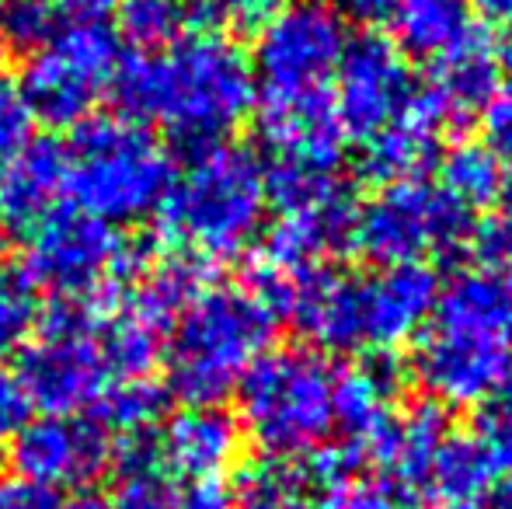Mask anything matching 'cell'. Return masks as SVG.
I'll list each match as a JSON object with an SVG mask.
<instances>
[{"label":"cell","mask_w":512,"mask_h":509,"mask_svg":"<svg viewBox=\"0 0 512 509\" xmlns=\"http://www.w3.org/2000/svg\"><path fill=\"white\" fill-rule=\"evenodd\" d=\"M450 436V419L439 401H415L401 415H394L384 433L363 450L366 461L380 464L387 471V482L401 492L429 489L432 464Z\"/></svg>","instance_id":"cell-19"},{"label":"cell","mask_w":512,"mask_h":509,"mask_svg":"<svg viewBox=\"0 0 512 509\" xmlns=\"http://www.w3.org/2000/svg\"><path fill=\"white\" fill-rule=\"evenodd\" d=\"M119 478L112 499L115 509H182V482L164 468L154 436H133L115 450Z\"/></svg>","instance_id":"cell-25"},{"label":"cell","mask_w":512,"mask_h":509,"mask_svg":"<svg viewBox=\"0 0 512 509\" xmlns=\"http://www.w3.org/2000/svg\"><path fill=\"white\" fill-rule=\"evenodd\" d=\"M401 391V370L391 356L352 363L331 377V415L345 440L366 450L394 419V398Z\"/></svg>","instance_id":"cell-21"},{"label":"cell","mask_w":512,"mask_h":509,"mask_svg":"<svg viewBox=\"0 0 512 509\" xmlns=\"http://www.w3.org/2000/svg\"><path fill=\"white\" fill-rule=\"evenodd\" d=\"M492 28H512V0H467Z\"/></svg>","instance_id":"cell-42"},{"label":"cell","mask_w":512,"mask_h":509,"mask_svg":"<svg viewBox=\"0 0 512 509\" xmlns=\"http://www.w3.org/2000/svg\"><path fill=\"white\" fill-rule=\"evenodd\" d=\"M0 509H60V496L53 489H42V485L14 475L0 482Z\"/></svg>","instance_id":"cell-38"},{"label":"cell","mask_w":512,"mask_h":509,"mask_svg":"<svg viewBox=\"0 0 512 509\" xmlns=\"http://www.w3.org/2000/svg\"><path fill=\"white\" fill-rule=\"evenodd\" d=\"M331 509H415L408 492L391 482H356Z\"/></svg>","instance_id":"cell-35"},{"label":"cell","mask_w":512,"mask_h":509,"mask_svg":"<svg viewBox=\"0 0 512 509\" xmlns=\"http://www.w3.org/2000/svg\"><path fill=\"white\" fill-rule=\"evenodd\" d=\"M436 325L512 339V286L499 272H457L436 297Z\"/></svg>","instance_id":"cell-23"},{"label":"cell","mask_w":512,"mask_h":509,"mask_svg":"<svg viewBox=\"0 0 512 509\" xmlns=\"http://www.w3.org/2000/svg\"><path fill=\"white\" fill-rule=\"evenodd\" d=\"M7 252H11V227H7L4 220H0V265H4Z\"/></svg>","instance_id":"cell-47"},{"label":"cell","mask_w":512,"mask_h":509,"mask_svg":"<svg viewBox=\"0 0 512 509\" xmlns=\"http://www.w3.org/2000/svg\"><path fill=\"white\" fill-rule=\"evenodd\" d=\"M481 499H485V503H478L481 509H512V471L495 478L492 489H488Z\"/></svg>","instance_id":"cell-43"},{"label":"cell","mask_w":512,"mask_h":509,"mask_svg":"<svg viewBox=\"0 0 512 509\" xmlns=\"http://www.w3.org/2000/svg\"><path fill=\"white\" fill-rule=\"evenodd\" d=\"M342 21H352L356 28L377 32V28L394 25L401 11V0H328Z\"/></svg>","instance_id":"cell-36"},{"label":"cell","mask_w":512,"mask_h":509,"mask_svg":"<svg viewBox=\"0 0 512 509\" xmlns=\"http://www.w3.org/2000/svg\"><path fill=\"white\" fill-rule=\"evenodd\" d=\"M39 293L21 272H0V356L21 349L39 325Z\"/></svg>","instance_id":"cell-31"},{"label":"cell","mask_w":512,"mask_h":509,"mask_svg":"<svg viewBox=\"0 0 512 509\" xmlns=\"http://www.w3.org/2000/svg\"><path fill=\"white\" fill-rule=\"evenodd\" d=\"M140 265L143 258L129 248L119 227L60 206L28 231L21 276L35 293H49L70 307H91L115 297Z\"/></svg>","instance_id":"cell-6"},{"label":"cell","mask_w":512,"mask_h":509,"mask_svg":"<svg viewBox=\"0 0 512 509\" xmlns=\"http://www.w3.org/2000/svg\"><path fill=\"white\" fill-rule=\"evenodd\" d=\"M262 140L272 161L338 168L345 133L328 88L286 98H262Z\"/></svg>","instance_id":"cell-16"},{"label":"cell","mask_w":512,"mask_h":509,"mask_svg":"<svg viewBox=\"0 0 512 509\" xmlns=\"http://www.w3.org/2000/svg\"><path fill=\"white\" fill-rule=\"evenodd\" d=\"M115 14H119V35L140 53H157L192 35L189 0H119Z\"/></svg>","instance_id":"cell-29"},{"label":"cell","mask_w":512,"mask_h":509,"mask_svg":"<svg viewBox=\"0 0 512 509\" xmlns=\"http://www.w3.org/2000/svg\"><path fill=\"white\" fill-rule=\"evenodd\" d=\"M356 210L359 206L352 203V192H345L335 203L317 206V210L283 213L269 231V238H265L262 262H269L272 269L290 272V276L324 265V258L349 248Z\"/></svg>","instance_id":"cell-20"},{"label":"cell","mask_w":512,"mask_h":509,"mask_svg":"<svg viewBox=\"0 0 512 509\" xmlns=\"http://www.w3.org/2000/svg\"><path fill=\"white\" fill-rule=\"evenodd\" d=\"M32 123L35 119L25 105L18 77L0 70V164L32 140Z\"/></svg>","instance_id":"cell-33"},{"label":"cell","mask_w":512,"mask_h":509,"mask_svg":"<svg viewBox=\"0 0 512 509\" xmlns=\"http://www.w3.org/2000/svg\"><path fill=\"white\" fill-rule=\"evenodd\" d=\"M502 84V56L485 28H474L450 56L436 63L432 88L446 98L453 119L467 123L478 109H488Z\"/></svg>","instance_id":"cell-22"},{"label":"cell","mask_w":512,"mask_h":509,"mask_svg":"<svg viewBox=\"0 0 512 509\" xmlns=\"http://www.w3.org/2000/svg\"><path fill=\"white\" fill-rule=\"evenodd\" d=\"M115 461V440L91 415H42L11 436L18 478L42 489H84Z\"/></svg>","instance_id":"cell-13"},{"label":"cell","mask_w":512,"mask_h":509,"mask_svg":"<svg viewBox=\"0 0 512 509\" xmlns=\"http://www.w3.org/2000/svg\"><path fill=\"white\" fill-rule=\"evenodd\" d=\"M108 91L122 116L161 126L185 150L223 143L258 102L248 56L227 35H185L157 53L122 56Z\"/></svg>","instance_id":"cell-1"},{"label":"cell","mask_w":512,"mask_h":509,"mask_svg":"<svg viewBox=\"0 0 512 509\" xmlns=\"http://www.w3.org/2000/svg\"><path fill=\"white\" fill-rule=\"evenodd\" d=\"M164 408H168V391L154 377H133L108 387L88 415L112 440L115 436L133 440V436H150V429L164 419Z\"/></svg>","instance_id":"cell-27"},{"label":"cell","mask_w":512,"mask_h":509,"mask_svg":"<svg viewBox=\"0 0 512 509\" xmlns=\"http://www.w3.org/2000/svg\"><path fill=\"white\" fill-rule=\"evenodd\" d=\"M28 412H32V405H28V394L18 374L0 367V440H11L28 422Z\"/></svg>","instance_id":"cell-37"},{"label":"cell","mask_w":512,"mask_h":509,"mask_svg":"<svg viewBox=\"0 0 512 509\" xmlns=\"http://www.w3.org/2000/svg\"><path fill=\"white\" fill-rule=\"evenodd\" d=\"M60 509H115L112 499L102 496L95 489H77L70 492V499H60Z\"/></svg>","instance_id":"cell-44"},{"label":"cell","mask_w":512,"mask_h":509,"mask_svg":"<svg viewBox=\"0 0 512 509\" xmlns=\"http://www.w3.org/2000/svg\"><path fill=\"white\" fill-rule=\"evenodd\" d=\"M471 210L439 185L422 178L384 185L356 210L349 248L356 255L387 265L422 262L425 255L453 258L471 241Z\"/></svg>","instance_id":"cell-8"},{"label":"cell","mask_w":512,"mask_h":509,"mask_svg":"<svg viewBox=\"0 0 512 509\" xmlns=\"http://www.w3.org/2000/svg\"><path fill=\"white\" fill-rule=\"evenodd\" d=\"M67 199L112 227L136 224L161 206L175 164L154 129L126 116H91L63 147Z\"/></svg>","instance_id":"cell-4"},{"label":"cell","mask_w":512,"mask_h":509,"mask_svg":"<svg viewBox=\"0 0 512 509\" xmlns=\"http://www.w3.org/2000/svg\"><path fill=\"white\" fill-rule=\"evenodd\" d=\"M345 21L328 0H293L265 25L255 46V88L262 98L321 91L345 53Z\"/></svg>","instance_id":"cell-10"},{"label":"cell","mask_w":512,"mask_h":509,"mask_svg":"<svg viewBox=\"0 0 512 509\" xmlns=\"http://www.w3.org/2000/svg\"><path fill=\"white\" fill-rule=\"evenodd\" d=\"M460 126L453 119L446 98L432 84L411 91L405 112L380 133L363 140L359 150V175L373 185H398L415 182L425 168L439 157V136L443 129Z\"/></svg>","instance_id":"cell-14"},{"label":"cell","mask_w":512,"mask_h":509,"mask_svg":"<svg viewBox=\"0 0 512 509\" xmlns=\"http://www.w3.org/2000/svg\"><path fill=\"white\" fill-rule=\"evenodd\" d=\"M499 199L506 203L509 217H512V164L509 168H502V189H499Z\"/></svg>","instance_id":"cell-45"},{"label":"cell","mask_w":512,"mask_h":509,"mask_svg":"<svg viewBox=\"0 0 512 509\" xmlns=\"http://www.w3.org/2000/svg\"><path fill=\"white\" fill-rule=\"evenodd\" d=\"M439 509H481L478 503H446V506H439Z\"/></svg>","instance_id":"cell-48"},{"label":"cell","mask_w":512,"mask_h":509,"mask_svg":"<svg viewBox=\"0 0 512 509\" xmlns=\"http://www.w3.org/2000/svg\"><path fill=\"white\" fill-rule=\"evenodd\" d=\"M182 509H234V485H227V478L185 482Z\"/></svg>","instance_id":"cell-39"},{"label":"cell","mask_w":512,"mask_h":509,"mask_svg":"<svg viewBox=\"0 0 512 509\" xmlns=\"http://www.w3.org/2000/svg\"><path fill=\"white\" fill-rule=\"evenodd\" d=\"M63 14L53 0H0V49L32 56L60 35Z\"/></svg>","instance_id":"cell-30"},{"label":"cell","mask_w":512,"mask_h":509,"mask_svg":"<svg viewBox=\"0 0 512 509\" xmlns=\"http://www.w3.org/2000/svg\"><path fill=\"white\" fill-rule=\"evenodd\" d=\"M67 196V157L63 143L28 140L0 164V220L11 231H32L63 206Z\"/></svg>","instance_id":"cell-18"},{"label":"cell","mask_w":512,"mask_h":509,"mask_svg":"<svg viewBox=\"0 0 512 509\" xmlns=\"http://www.w3.org/2000/svg\"><path fill=\"white\" fill-rule=\"evenodd\" d=\"M265 210L262 161L234 143H213L189 150L157 206V227L178 255L209 265L251 248Z\"/></svg>","instance_id":"cell-2"},{"label":"cell","mask_w":512,"mask_h":509,"mask_svg":"<svg viewBox=\"0 0 512 509\" xmlns=\"http://www.w3.org/2000/svg\"><path fill=\"white\" fill-rule=\"evenodd\" d=\"M499 478L492 457L481 450V443L471 433H450L432 464L429 489L443 503H478L492 482Z\"/></svg>","instance_id":"cell-26"},{"label":"cell","mask_w":512,"mask_h":509,"mask_svg":"<svg viewBox=\"0 0 512 509\" xmlns=\"http://www.w3.org/2000/svg\"><path fill=\"white\" fill-rule=\"evenodd\" d=\"M502 77H506V102H512V46L502 56Z\"/></svg>","instance_id":"cell-46"},{"label":"cell","mask_w":512,"mask_h":509,"mask_svg":"<svg viewBox=\"0 0 512 509\" xmlns=\"http://www.w3.org/2000/svg\"><path fill=\"white\" fill-rule=\"evenodd\" d=\"M276 318L248 286L209 283L168 332V384L185 405H216L269 353Z\"/></svg>","instance_id":"cell-3"},{"label":"cell","mask_w":512,"mask_h":509,"mask_svg":"<svg viewBox=\"0 0 512 509\" xmlns=\"http://www.w3.org/2000/svg\"><path fill=\"white\" fill-rule=\"evenodd\" d=\"M331 370L310 349H272L248 367L237 384V426L272 461L307 457L335 429Z\"/></svg>","instance_id":"cell-5"},{"label":"cell","mask_w":512,"mask_h":509,"mask_svg":"<svg viewBox=\"0 0 512 509\" xmlns=\"http://www.w3.org/2000/svg\"><path fill=\"white\" fill-rule=\"evenodd\" d=\"M157 454L178 482L227 478L241 454V426L220 405H185L164 422L157 436Z\"/></svg>","instance_id":"cell-17"},{"label":"cell","mask_w":512,"mask_h":509,"mask_svg":"<svg viewBox=\"0 0 512 509\" xmlns=\"http://www.w3.org/2000/svg\"><path fill=\"white\" fill-rule=\"evenodd\" d=\"M119 60V35L105 21H74L60 28L46 49L28 56L18 81L32 119L53 129H77L95 116Z\"/></svg>","instance_id":"cell-9"},{"label":"cell","mask_w":512,"mask_h":509,"mask_svg":"<svg viewBox=\"0 0 512 509\" xmlns=\"http://www.w3.org/2000/svg\"><path fill=\"white\" fill-rule=\"evenodd\" d=\"M436 297L439 276L425 262L387 265L373 276H359L366 349L387 353L415 339L436 311Z\"/></svg>","instance_id":"cell-15"},{"label":"cell","mask_w":512,"mask_h":509,"mask_svg":"<svg viewBox=\"0 0 512 509\" xmlns=\"http://www.w3.org/2000/svg\"><path fill=\"white\" fill-rule=\"evenodd\" d=\"M415 377L439 405H485L512 391V339L432 325L415 349Z\"/></svg>","instance_id":"cell-11"},{"label":"cell","mask_w":512,"mask_h":509,"mask_svg":"<svg viewBox=\"0 0 512 509\" xmlns=\"http://www.w3.org/2000/svg\"><path fill=\"white\" fill-rule=\"evenodd\" d=\"M506 272H509V286H512V255H509V262H506Z\"/></svg>","instance_id":"cell-49"},{"label":"cell","mask_w":512,"mask_h":509,"mask_svg":"<svg viewBox=\"0 0 512 509\" xmlns=\"http://www.w3.org/2000/svg\"><path fill=\"white\" fill-rule=\"evenodd\" d=\"M439 189L450 192L467 210H481L499 199L502 189V161L488 143L460 140L439 161Z\"/></svg>","instance_id":"cell-28"},{"label":"cell","mask_w":512,"mask_h":509,"mask_svg":"<svg viewBox=\"0 0 512 509\" xmlns=\"http://www.w3.org/2000/svg\"><path fill=\"white\" fill-rule=\"evenodd\" d=\"M394 28L401 53L429 63L450 56L474 32L467 0H401Z\"/></svg>","instance_id":"cell-24"},{"label":"cell","mask_w":512,"mask_h":509,"mask_svg":"<svg viewBox=\"0 0 512 509\" xmlns=\"http://www.w3.org/2000/svg\"><path fill=\"white\" fill-rule=\"evenodd\" d=\"M488 147L499 161L512 164V102L488 105Z\"/></svg>","instance_id":"cell-40"},{"label":"cell","mask_w":512,"mask_h":509,"mask_svg":"<svg viewBox=\"0 0 512 509\" xmlns=\"http://www.w3.org/2000/svg\"><path fill=\"white\" fill-rule=\"evenodd\" d=\"M18 381L28 405L46 415H84L112 384L126 381L112 360L102 307H70L46 314L21 346Z\"/></svg>","instance_id":"cell-7"},{"label":"cell","mask_w":512,"mask_h":509,"mask_svg":"<svg viewBox=\"0 0 512 509\" xmlns=\"http://www.w3.org/2000/svg\"><path fill=\"white\" fill-rule=\"evenodd\" d=\"M53 4L70 21H105L119 7V0H53Z\"/></svg>","instance_id":"cell-41"},{"label":"cell","mask_w":512,"mask_h":509,"mask_svg":"<svg viewBox=\"0 0 512 509\" xmlns=\"http://www.w3.org/2000/svg\"><path fill=\"white\" fill-rule=\"evenodd\" d=\"M471 436L481 443V450L492 457L495 471L509 475L512 471V391L485 401V408L474 415Z\"/></svg>","instance_id":"cell-32"},{"label":"cell","mask_w":512,"mask_h":509,"mask_svg":"<svg viewBox=\"0 0 512 509\" xmlns=\"http://www.w3.org/2000/svg\"><path fill=\"white\" fill-rule=\"evenodd\" d=\"M467 248L481 262V269H506L512 255V217H485L481 224H474Z\"/></svg>","instance_id":"cell-34"},{"label":"cell","mask_w":512,"mask_h":509,"mask_svg":"<svg viewBox=\"0 0 512 509\" xmlns=\"http://www.w3.org/2000/svg\"><path fill=\"white\" fill-rule=\"evenodd\" d=\"M415 81L408 60L394 42L377 32H363L345 42V53L335 67V112L342 133L352 140H370L387 123L405 112Z\"/></svg>","instance_id":"cell-12"}]
</instances>
